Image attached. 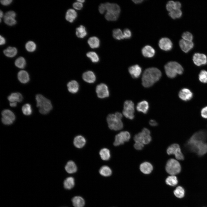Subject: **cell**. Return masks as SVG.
Wrapping results in <instances>:
<instances>
[{
  "mask_svg": "<svg viewBox=\"0 0 207 207\" xmlns=\"http://www.w3.org/2000/svg\"><path fill=\"white\" fill-rule=\"evenodd\" d=\"M1 121L5 125H9L12 124L16 119L14 113L9 109H5L1 112Z\"/></svg>",
  "mask_w": 207,
  "mask_h": 207,
  "instance_id": "8fae6325",
  "label": "cell"
},
{
  "mask_svg": "<svg viewBox=\"0 0 207 207\" xmlns=\"http://www.w3.org/2000/svg\"><path fill=\"white\" fill-rule=\"evenodd\" d=\"M122 117V114L119 112L109 114L107 117V121L109 128L115 131L121 129L123 126Z\"/></svg>",
  "mask_w": 207,
  "mask_h": 207,
  "instance_id": "3957f363",
  "label": "cell"
},
{
  "mask_svg": "<svg viewBox=\"0 0 207 207\" xmlns=\"http://www.w3.org/2000/svg\"><path fill=\"white\" fill-rule=\"evenodd\" d=\"M73 206L74 207H83L85 204L84 199L80 196H76L72 199Z\"/></svg>",
  "mask_w": 207,
  "mask_h": 207,
  "instance_id": "f1b7e54d",
  "label": "cell"
},
{
  "mask_svg": "<svg viewBox=\"0 0 207 207\" xmlns=\"http://www.w3.org/2000/svg\"><path fill=\"white\" fill-rule=\"evenodd\" d=\"M99 154L101 159L104 160H108L110 157V150L106 148L101 149L99 152Z\"/></svg>",
  "mask_w": 207,
  "mask_h": 207,
  "instance_id": "d590c367",
  "label": "cell"
},
{
  "mask_svg": "<svg viewBox=\"0 0 207 207\" xmlns=\"http://www.w3.org/2000/svg\"><path fill=\"white\" fill-rule=\"evenodd\" d=\"M175 195L178 198H183L185 194V191L183 188L179 186L177 187L174 191Z\"/></svg>",
  "mask_w": 207,
  "mask_h": 207,
  "instance_id": "60d3db41",
  "label": "cell"
},
{
  "mask_svg": "<svg viewBox=\"0 0 207 207\" xmlns=\"http://www.w3.org/2000/svg\"><path fill=\"white\" fill-rule=\"evenodd\" d=\"M0 45H4L5 44V40L4 38L1 35H0Z\"/></svg>",
  "mask_w": 207,
  "mask_h": 207,
  "instance_id": "9f6ffc18",
  "label": "cell"
},
{
  "mask_svg": "<svg viewBox=\"0 0 207 207\" xmlns=\"http://www.w3.org/2000/svg\"><path fill=\"white\" fill-rule=\"evenodd\" d=\"M176 9H180L181 7V4L179 1H175Z\"/></svg>",
  "mask_w": 207,
  "mask_h": 207,
  "instance_id": "6f0895ef",
  "label": "cell"
},
{
  "mask_svg": "<svg viewBox=\"0 0 207 207\" xmlns=\"http://www.w3.org/2000/svg\"><path fill=\"white\" fill-rule=\"evenodd\" d=\"M73 143L74 146L77 148H81L85 145L86 140L83 136L78 135L74 138Z\"/></svg>",
  "mask_w": 207,
  "mask_h": 207,
  "instance_id": "4316f807",
  "label": "cell"
},
{
  "mask_svg": "<svg viewBox=\"0 0 207 207\" xmlns=\"http://www.w3.org/2000/svg\"><path fill=\"white\" fill-rule=\"evenodd\" d=\"M82 78L84 81L89 83H94L96 80L94 73L91 71H88L84 72L82 75Z\"/></svg>",
  "mask_w": 207,
  "mask_h": 207,
  "instance_id": "ffe728a7",
  "label": "cell"
},
{
  "mask_svg": "<svg viewBox=\"0 0 207 207\" xmlns=\"http://www.w3.org/2000/svg\"><path fill=\"white\" fill-rule=\"evenodd\" d=\"M168 14L171 18L175 19L181 17L182 12L180 9H175L169 12Z\"/></svg>",
  "mask_w": 207,
  "mask_h": 207,
  "instance_id": "8d00e7d4",
  "label": "cell"
},
{
  "mask_svg": "<svg viewBox=\"0 0 207 207\" xmlns=\"http://www.w3.org/2000/svg\"><path fill=\"white\" fill-rule=\"evenodd\" d=\"M26 49L29 52H33L36 49V45L33 41H29L27 42L25 45Z\"/></svg>",
  "mask_w": 207,
  "mask_h": 207,
  "instance_id": "ee69618b",
  "label": "cell"
},
{
  "mask_svg": "<svg viewBox=\"0 0 207 207\" xmlns=\"http://www.w3.org/2000/svg\"><path fill=\"white\" fill-rule=\"evenodd\" d=\"M159 46L162 50L168 51L172 49L173 44L170 39L167 37H164L160 40Z\"/></svg>",
  "mask_w": 207,
  "mask_h": 207,
  "instance_id": "2e32d148",
  "label": "cell"
},
{
  "mask_svg": "<svg viewBox=\"0 0 207 207\" xmlns=\"http://www.w3.org/2000/svg\"><path fill=\"white\" fill-rule=\"evenodd\" d=\"M113 36L115 39L120 40L124 39L123 32L119 28L114 29L113 31Z\"/></svg>",
  "mask_w": 207,
  "mask_h": 207,
  "instance_id": "ab89813d",
  "label": "cell"
},
{
  "mask_svg": "<svg viewBox=\"0 0 207 207\" xmlns=\"http://www.w3.org/2000/svg\"><path fill=\"white\" fill-rule=\"evenodd\" d=\"M161 75V72L157 68H147L144 71L142 75V84L145 87H150L160 79Z\"/></svg>",
  "mask_w": 207,
  "mask_h": 207,
  "instance_id": "7a4b0ae2",
  "label": "cell"
},
{
  "mask_svg": "<svg viewBox=\"0 0 207 207\" xmlns=\"http://www.w3.org/2000/svg\"><path fill=\"white\" fill-rule=\"evenodd\" d=\"M12 1V0H1L0 1V2L3 5L7 6L10 4Z\"/></svg>",
  "mask_w": 207,
  "mask_h": 207,
  "instance_id": "db71d44e",
  "label": "cell"
},
{
  "mask_svg": "<svg viewBox=\"0 0 207 207\" xmlns=\"http://www.w3.org/2000/svg\"><path fill=\"white\" fill-rule=\"evenodd\" d=\"M124 39H129L131 37L132 33L131 30L127 28L125 29L123 32Z\"/></svg>",
  "mask_w": 207,
  "mask_h": 207,
  "instance_id": "c3c4849f",
  "label": "cell"
},
{
  "mask_svg": "<svg viewBox=\"0 0 207 207\" xmlns=\"http://www.w3.org/2000/svg\"><path fill=\"white\" fill-rule=\"evenodd\" d=\"M134 105L131 100L126 101L124 104L123 114L127 118L133 119L134 117Z\"/></svg>",
  "mask_w": 207,
  "mask_h": 207,
  "instance_id": "9c48e42d",
  "label": "cell"
},
{
  "mask_svg": "<svg viewBox=\"0 0 207 207\" xmlns=\"http://www.w3.org/2000/svg\"><path fill=\"white\" fill-rule=\"evenodd\" d=\"M17 49L15 47H9L3 51L4 55L9 57H12L16 55L17 53Z\"/></svg>",
  "mask_w": 207,
  "mask_h": 207,
  "instance_id": "4dcf8cb0",
  "label": "cell"
},
{
  "mask_svg": "<svg viewBox=\"0 0 207 207\" xmlns=\"http://www.w3.org/2000/svg\"><path fill=\"white\" fill-rule=\"evenodd\" d=\"M99 11L101 14H103L106 11L105 3L101 4L99 7Z\"/></svg>",
  "mask_w": 207,
  "mask_h": 207,
  "instance_id": "f5cc1de1",
  "label": "cell"
},
{
  "mask_svg": "<svg viewBox=\"0 0 207 207\" xmlns=\"http://www.w3.org/2000/svg\"><path fill=\"white\" fill-rule=\"evenodd\" d=\"M86 55L93 63L97 62L99 60L98 56L95 52L93 51L88 52L87 53Z\"/></svg>",
  "mask_w": 207,
  "mask_h": 207,
  "instance_id": "7bdbcfd3",
  "label": "cell"
},
{
  "mask_svg": "<svg viewBox=\"0 0 207 207\" xmlns=\"http://www.w3.org/2000/svg\"><path fill=\"white\" fill-rule=\"evenodd\" d=\"M17 103L16 102H10V106L12 107H15L17 106Z\"/></svg>",
  "mask_w": 207,
  "mask_h": 207,
  "instance_id": "680465c9",
  "label": "cell"
},
{
  "mask_svg": "<svg viewBox=\"0 0 207 207\" xmlns=\"http://www.w3.org/2000/svg\"><path fill=\"white\" fill-rule=\"evenodd\" d=\"M77 1L78 2H79L81 3H84L85 1V0H77Z\"/></svg>",
  "mask_w": 207,
  "mask_h": 207,
  "instance_id": "6125c7cd",
  "label": "cell"
},
{
  "mask_svg": "<svg viewBox=\"0 0 207 207\" xmlns=\"http://www.w3.org/2000/svg\"><path fill=\"white\" fill-rule=\"evenodd\" d=\"M134 148L137 150H141L144 147V144L141 142H135L134 145Z\"/></svg>",
  "mask_w": 207,
  "mask_h": 207,
  "instance_id": "f907efd6",
  "label": "cell"
},
{
  "mask_svg": "<svg viewBox=\"0 0 207 207\" xmlns=\"http://www.w3.org/2000/svg\"><path fill=\"white\" fill-rule=\"evenodd\" d=\"M96 92L97 97L100 98H105L108 97L109 95L108 87L104 83H101L97 86Z\"/></svg>",
  "mask_w": 207,
  "mask_h": 207,
  "instance_id": "4fadbf2b",
  "label": "cell"
},
{
  "mask_svg": "<svg viewBox=\"0 0 207 207\" xmlns=\"http://www.w3.org/2000/svg\"><path fill=\"white\" fill-rule=\"evenodd\" d=\"M150 131L147 129L143 128L141 132L136 134L134 137L135 142H139L143 144L149 143L151 141Z\"/></svg>",
  "mask_w": 207,
  "mask_h": 207,
  "instance_id": "ba28073f",
  "label": "cell"
},
{
  "mask_svg": "<svg viewBox=\"0 0 207 207\" xmlns=\"http://www.w3.org/2000/svg\"><path fill=\"white\" fill-rule=\"evenodd\" d=\"M166 7L169 12L176 9L175 2L173 1H168L166 5Z\"/></svg>",
  "mask_w": 207,
  "mask_h": 207,
  "instance_id": "7dc6e473",
  "label": "cell"
},
{
  "mask_svg": "<svg viewBox=\"0 0 207 207\" xmlns=\"http://www.w3.org/2000/svg\"><path fill=\"white\" fill-rule=\"evenodd\" d=\"M99 172L101 175L106 177L110 176L112 173L111 169L107 166H102L100 169Z\"/></svg>",
  "mask_w": 207,
  "mask_h": 207,
  "instance_id": "e575fe53",
  "label": "cell"
},
{
  "mask_svg": "<svg viewBox=\"0 0 207 207\" xmlns=\"http://www.w3.org/2000/svg\"><path fill=\"white\" fill-rule=\"evenodd\" d=\"M22 111L24 114L27 116L30 115L32 113L31 106L28 103L24 105L22 108Z\"/></svg>",
  "mask_w": 207,
  "mask_h": 207,
  "instance_id": "b9f144b4",
  "label": "cell"
},
{
  "mask_svg": "<svg viewBox=\"0 0 207 207\" xmlns=\"http://www.w3.org/2000/svg\"><path fill=\"white\" fill-rule=\"evenodd\" d=\"M77 16L76 11L73 9H68L66 12L65 18L66 20L70 22H72Z\"/></svg>",
  "mask_w": 207,
  "mask_h": 207,
  "instance_id": "83f0119b",
  "label": "cell"
},
{
  "mask_svg": "<svg viewBox=\"0 0 207 207\" xmlns=\"http://www.w3.org/2000/svg\"><path fill=\"white\" fill-rule=\"evenodd\" d=\"M164 69L167 76L170 78L175 77L178 74H181L183 72L182 66L175 61L168 62L164 66Z\"/></svg>",
  "mask_w": 207,
  "mask_h": 207,
  "instance_id": "277c9868",
  "label": "cell"
},
{
  "mask_svg": "<svg viewBox=\"0 0 207 207\" xmlns=\"http://www.w3.org/2000/svg\"><path fill=\"white\" fill-rule=\"evenodd\" d=\"M149 108V105L148 102L146 101H143L138 103L136 106V109L139 112H142L144 114L147 113Z\"/></svg>",
  "mask_w": 207,
  "mask_h": 207,
  "instance_id": "cb8c5ba5",
  "label": "cell"
},
{
  "mask_svg": "<svg viewBox=\"0 0 207 207\" xmlns=\"http://www.w3.org/2000/svg\"><path fill=\"white\" fill-rule=\"evenodd\" d=\"M16 16V14L14 12L12 11L7 12L4 16V21L8 25L13 26L16 23V21L15 19Z\"/></svg>",
  "mask_w": 207,
  "mask_h": 207,
  "instance_id": "9a60e30c",
  "label": "cell"
},
{
  "mask_svg": "<svg viewBox=\"0 0 207 207\" xmlns=\"http://www.w3.org/2000/svg\"><path fill=\"white\" fill-rule=\"evenodd\" d=\"M68 91L72 93L77 92L79 89L78 83L75 80H72L69 82L67 84Z\"/></svg>",
  "mask_w": 207,
  "mask_h": 207,
  "instance_id": "7402d4cb",
  "label": "cell"
},
{
  "mask_svg": "<svg viewBox=\"0 0 207 207\" xmlns=\"http://www.w3.org/2000/svg\"><path fill=\"white\" fill-rule=\"evenodd\" d=\"M133 2L135 4H139L141 3L143 0H133Z\"/></svg>",
  "mask_w": 207,
  "mask_h": 207,
  "instance_id": "91938a15",
  "label": "cell"
},
{
  "mask_svg": "<svg viewBox=\"0 0 207 207\" xmlns=\"http://www.w3.org/2000/svg\"><path fill=\"white\" fill-rule=\"evenodd\" d=\"M153 167L152 164L147 162H144L140 166V170L145 174L150 173L153 170Z\"/></svg>",
  "mask_w": 207,
  "mask_h": 207,
  "instance_id": "d4e9b609",
  "label": "cell"
},
{
  "mask_svg": "<svg viewBox=\"0 0 207 207\" xmlns=\"http://www.w3.org/2000/svg\"><path fill=\"white\" fill-rule=\"evenodd\" d=\"M73 7L77 10H80L83 7V5L82 3L78 2H75L73 4Z\"/></svg>",
  "mask_w": 207,
  "mask_h": 207,
  "instance_id": "681fc988",
  "label": "cell"
},
{
  "mask_svg": "<svg viewBox=\"0 0 207 207\" xmlns=\"http://www.w3.org/2000/svg\"><path fill=\"white\" fill-rule=\"evenodd\" d=\"M198 78L199 80L202 83H207V71L205 70H201L199 74Z\"/></svg>",
  "mask_w": 207,
  "mask_h": 207,
  "instance_id": "f6af8a7d",
  "label": "cell"
},
{
  "mask_svg": "<svg viewBox=\"0 0 207 207\" xmlns=\"http://www.w3.org/2000/svg\"><path fill=\"white\" fill-rule=\"evenodd\" d=\"M141 52L144 57L152 58L154 55L155 51L152 47L147 45L145 46L142 49Z\"/></svg>",
  "mask_w": 207,
  "mask_h": 207,
  "instance_id": "44dd1931",
  "label": "cell"
},
{
  "mask_svg": "<svg viewBox=\"0 0 207 207\" xmlns=\"http://www.w3.org/2000/svg\"><path fill=\"white\" fill-rule=\"evenodd\" d=\"M76 34L78 38H83L87 35L85 28L83 25H80L76 29Z\"/></svg>",
  "mask_w": 207,
  "mask_h": 207,
  "instance_id": "836d02e7",
  "label": "cell"
},
{
  "mask_svg": "<svg viewBox=\"0 0 207 207\" xmlns=\"http://www.w3.org/2000/svg\"><path fill=\"white\" fill-rule=\"evenodd\" d=\"M3 12L1 10L0 12V17L1 18L3 17Z\"/></svg>",
  "mask_w": 207,
  "mask_h": 207,
  "instance_id": "94428289",
  "label": "cell"
},
{
  "mask_svg": "<svg viewBox=\"0 0 207 207\" xmlns=\"http://www.w3.org/2000/svg\"><path fill=\"white\" fill-rule=\"evenodd\" d=\"M193 61L194 63L198 66L205 65L207 63V57L204 54L196 53L193 55Z\"/></svg>",
  "mask_w": 207,
  "mask_h": 207,
  "instance_id": "5bb4252c",
  "label": "cell"
},
{
  "mask_svg": "<svg viewBox=\"0 0 207 207\" xmlns=\"http://www.w3.org/2000/svg\"><path fill=\"white\" fill-rule=\"evenodd\" d=\"M18 78L21 83L24 84L27 83L30 80L28 74L26 71L24 70H21L18 72Z\"/></svg>",
  "mask_w": 207,
  "mask_h": 207,
  "instance_id": "603a6c76",
  "label": "cell"
},
{
  "mask_svg": "<svg viewBox=\"0 0 207 207\" xmlns=\"http://www.w3.org/2000/svg\"><path fill=\"white\" fill-rule=\"evenodd\" d=\"M182 39L189 41H192L193 36L192 34L189 32H185L183 33L182 35Z\"/></svg>",
  "mask_w": 207,
  "mask_h": 207,
  "instance_id": "bcb514c9",
  "label": "cell"
},
{
  "mask_svg": "<svg viewBox=\"0 0 207 207\" xmlns=\"http://www.w3.org/2000/svg\"><path fill=\"white\" fill-rule=\"evenodd\" d=\"M201 114L202 117L207 119V106L202 108L201 111Z\"/></svg>",
  "mask_w": 207,
  "mask_h": 207,
  "instance_id": "816d5d0a",
  "label": "cell"
},
{
  "mask_svg": "<svg viewBox=\"0 0 207 207\" xmlns=\"http://www.w3.org/2000/svg\"><path fill=\"white\" fill-rule=\"evenodd\" d=\"M74 185V179L72 177H67L64 181V187L66 189H70L73 188Z\"/></svg>",
  "mask_w": 207,
  "mask_h": 207,
  "instance_id": "d6a6232c",
  "label": "cell"
},
{
  "mask_svg": "<svg viewBox=\"0 0 207 207\" xmlns=\"http://www.w3.org/2000/svg\"><path fill=\"white\" fill-rule=\"evenodd\" d=\"M106 11L105 18L109 21H115L118 18L120 12L119 6L116 4L106 3H105Z\"/></svg>",
  "mask_w": 207,
  "mask_h": 207,
  "instance_id": "8992f818",
  "label": "cell"
},
{
  "mask_svg": "<svg viewBox=\"0 0 207 207\" xmlns=\"http://www.w3.org/2000/svg\"><path fill=\"white\" fill-rule=\"evenodd\" d=\"M179 97L182 100L187 101L190 100L193 97V93L188 89L184 88L179 92Z\"/></svg>",
  "mask_w": 207,
  "mask_h": 207,
  "instance_id": "e0dca14e",
  "label": "cell"
},
{
  "mask_svg": "<svg viewBox=\"0 0 207 207\" xmlns=\"http://www.w3.org/2000/svg\"><path fill=\"white\" fill-rule=\"evenodd\" d=\"M166 170L168 173L171 175H175L180 172L181 166L177 160L173 158L169 159L166 166Z\"/></svg>",
  "mask_w": 207,
  "mask_h": 207,
  "instance_id": "52a82bcc",
  "label": "cell"
},
{
  "mask_svg": "<svg viewBox=\"0 0 207 207\" xmlns=\"http://www.w3.org/2000/svg\"><path fill=\"white\" fill-rule=\"evenodd\" d=\"M207 133L204 130L194 134L188 141L187 146L191 152L202 156L207 152Z\"/></svg>",
  "mask_w": 207,
  "mask_h": 207,
  "instance_id": "6da1fadb",
  "label": "cell"
},
{
  "mask_svg": "<svg viewBox=\"0 0 207 207\" xmlns=\"http://www.w3.org/2000/svg\"><path fill=\"white\" fill-rule=\"evenodd\" d=\"M36 100L37 106L39 108V111L41 114H47L52 109L53 106L50 101L42 95H37Z\"/></svg>",
  "mask_w": 207,
  "mask_h": 207,
  "instance_id": "5b68a950",
  "label": "cell"
},
{
  "mask_svg": "<svg viewBox=\"0 0 207 207\" xmlns=\"http://www.w3.org/2000/svg\"><path fill=\"white\" fill-rule=\"evenodd\" d=\"M178 182L177 178L175 175H171L168 177L166 180V184L171 186L176 185Z\"/></svg>",
  "mask_w": 207,
  "mask_h": 207,
  "instance_id": "74e56055",
  "label": "cell"
},
{
  "mask_svg": "<svg viewBox=\"0 0 207 207\" xmlns=\"http://www.w3.org/2000/svg\"><path fill=\"white\" fill-rule=\"evenodd\" d=\"M131 137L129 133L127 131H123L117 134L115 137L114 145L118 146L128 141Z\"/></svg>",
  "mask_w": 207,
  "mask_h": 207,
  "instance_id": "7c38bea8",
  "label": "cell"
},
{
  "mask_svg": "<svg viewBox=\"0 0 207 207\" xmlns=\"http://www.w3.org/2000/svg\"><path fill=\"white\" fill-rule=\"evenodd\" d=\"M7 99L10 102H21L23 100V97L19 93H13L8 96Z\"/></svg>",
  "mask_w": 207,
  "mask_h": 207,
  "instance_id": "484cf974",
  "label": "cell"
},
{
  "mask_svg": "<svg viewBox=\"0 0 207 207\" xmlns=\"http://www.w3.org/2000/svg\"><path fill=\"white\" fill-rule=\"evenodd\" d=\"M179 45L182 51L187 53L193 48L194 44L192 41H187L182 39L179 41Z\"/></svg>",
  "mask_w": 207,
  "mask_h": 207,
  "instance_id": "ac0fdd59",
  "label": "cell"
},
{
  "mask_svg": "<svg viewBox=\"0 0 207 207\" xmlns=\"http://www.w3.org/2000/svg\"><path fill=\"white\" fill-rule=\"evenodd\" d=\"M66 171L70 174L75 172L77 170V167L75 163L72 161H70L67 163L65 166Z\"/></svg>",
  "mask_w": 207,
  "mask_h": 207,
  "instance_id": "f546056e",
  "label": "cell"
},
{
  "mask_svg": "<svg viewBox=\"0 0 207 207\" xmlns=\"http://www.w3.org/2000/svg\"><path fill=\"white\" fill-rule=\"evenodd\" d=\"M88 43L92 48H98L99 46L100 41L96 37H90L88 40Z\"/></svg>",
  "mask_w": 207,
  "mask_h": 207,
  "instance_id": "1f68e13d",
  "label": "cell"
},
{
  "mask_svg": "<svg viewBox=\"0 0 207 207\" xmlns=\"http://www.w3.org/2000/svg\"><path fill=\"white\" fill-rule=\"evenodd\" d=\"M129 72L133 78H138L142 72L141 67L138 65L132 66L129 68Z\"/></svg>",
  "mask_w": 207,
  "mask_h": 207,
  "instance_id": "d6986e66",
  "label": "cell"
},
{
  "mask_svg": "<svg viewBox=\"0 0 207 207\" xmlns=\"http://www.w3.org/2000/svg\"><path fill=\"white\" fill-rule=\"evenodd\" d=\"M15 64L17 67L19 68H23L25 67L26 65L25 60L23 57H19L16 60L15 62Z\"/></svg>",
  "mask_w": 207,
  "mask_h": 207,
  "instance_id": "f35d334b",
  "label": "cell"
},
{
  "mask_svg": "<svg viewBox=\"0 0 207 207\" xmlns=\"http://www.w3.org/2000/svg\"><path fill=\"white\" fill-rule=\"evenodd\" d=\"M167 153L169 155H174L176 159L178 160H182L184 159V156L180 147L177 143L170 145L167 150Z\"/></svg>",
  "mask_w": 207,
  "mask_h": 207,
  "instance_id": "30bf717a",
  "label": "cell"
},
{
  "mask_svg": "<svg viewBox=\"0 0 207 207\" xmlns=\"http://www.w3.org/2000/svg\"><path fill=\"white\" fill-rule=\"evenodd\" d=\"M149 124L152 126H155L157 125V122L155 120H151L149 121Z\"/></svg>",
  "mask_w": 207,
  "mask_h": 207,
  "instance_id": "11a10c76",
  "label": "cell"
}]
</instances>
